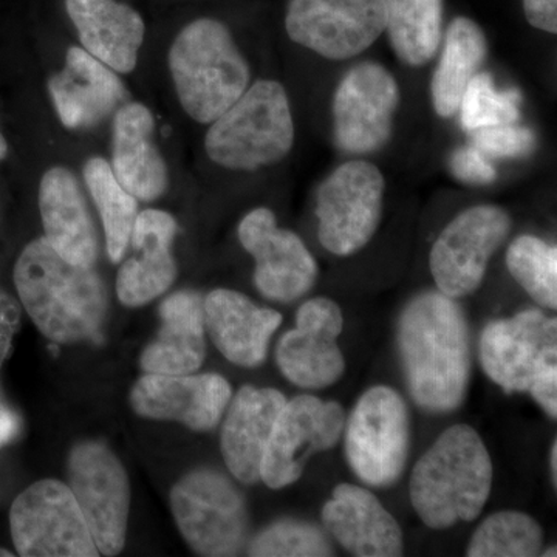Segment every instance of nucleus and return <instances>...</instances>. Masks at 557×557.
<instances>
[{"mask_svg":"<svg viewBox=\"0 0 557 557\" xmlns=\"http://www.w3.org/2000/svg\"><path fill=\"white\" fill-rule=\"evenodd\" d=\"M398 346L417 405L434 413L457 409L467 395L471 348L456 299L426 292L410 300L399 318Z\"/></svg>","mask_w":557,"mask_h":557,"instance_id":"obj_1","label":"nucleus"},{"mask_svg":"<svg viewBox=\"0 0 557 557\" xmlns=\"http://www.w3.org/2000/svg\"><path fill=\"white\" fill-rule=\"evenodd\" d=\"M14 284L36 327L54 343L91 339L108 311V292L94 267L62 258L46 237L25 247Z\"/></svg>","mask_w":557,"mask_h":557,"instance_id":"obj_2","label":"nucleus"},{"mask_svg":"<svg viewBox=\"0 0 557 557\" xmlns=\"http://www.w3.org/2000/svg\"><path fill=\"white\" fill-rule=\"evenodd\" d=\"M493 486V461L475 429L456 424L418 460L410 478V502L432 530L479 518Z\"/></svg>","mask_w":557,"mask_h":557,"instance_id":"obj_3","label":"nucleus"},{"mask_svg":"<svg viewBox=\"0 0 557 557\" xmlns=\"http://www.w3.org/2000/svg\"><path fill=\"white\" fill-rule=\"evenodd\" d=\"M170 70L180 104L201 124L218 120L251 83L248 61L228 27L209 17L180 32L170 50Z\"/></svg>","mask_w":557,"mask_h":557,"instance_id":"obj_4","label":"nucleus"},{"mask_svg":"<svg viewBox=\"0 0 557 557\" xmlns=\"http://www.w3.org/2000/svg\"><path fill=\"white\" fill-rule=\"evenodd\" d=\"M295 138L287 90L277 81L260 79L212 121L205 149L220 168L252 172L287 159Z\"/></svg>","mask_w":557,"mask_h":557,"instance_id":"obj_5","label":"nucleus"},{"mask_svg":"<svg viewBox=\"0 0 557 557\" xmlns=\"http://www.w3.org/2000/svg\"><path fill=\"white\" fill-rule=\"evenodd\" d=\"M386 178L376 164L357 159L333 170L317 193L318 237L339 258L357 255L375 236Z\"/></svg>","mask_w":557,"mask_h":557,"instance_id":"obj_6","label":"nucleus"},{"mask_svg":"<svg viewBox=\"0 0 557 557\" xmlns=\"http://www.w3.org/2000/svg\"><path fill=\"white\" fill-rule=\"evenodd\" d=\"M180 533L201 556L239 555L248 537L244 496L225 475L197 469L180 480L171 494Z\"/></svg>","mask_w":557,"mask_h":557,"instance_id":"obj_7","label":"nucleus"},{"mask_svg":"<svg viewBox=\"0 0 557 557\" xmlns=\"http://www.w3.org/2000/svg\"><path fill=\"white\" fill-rule=\"evenodd\" d=\"M344 431L351 471L370 486L394 485L405 471L410 445L409 410L401 395L387 386L369 388Z\"/></svg>","mask_w":557,"mask_h":557,"instance_id":"obj_8","label":"nucleus"},{"mask_svg":"<svg viewBox=\"0 0 557 557\" xmlns=\"http://www.w3.org/2000/svg\"><path fill=\"white\" fill-rule=\"evenodd\" d=\"M401 89L394 73L376 61L347 70L332 102L333 139L347 156L364 157L386 148L394 134Z\"/></svg>","mask_w":557,"mask_h":557,"instance_id":"obj_9","label":"nucleus"},{"mask_svg":"<svg viewBox=\"0 0 557 557\" xmlns=\"http://www.w3.org/2000/svg\"><path fill=\"white\" fill-rule=\"evenodd\" d=\"M10 527L20 556H100L72 490L58 480H40L21 493L11 507Z\"/></svg>","mask_w":557,"mask_h":557,"instance_id":"obj_10","label":"nucleus"},{"mask_svg":"<svg viewBox=\"0 0 557 557\" xmlns=\"http://www.w3.org/2000/svg\"><path fill=\"white\" fill-rule=\"evenodd\" d=\"M511 228V215L497 205H474L450 220L429 256L438 292L453 299L474 293Z\"/></svg>","mask_w":557,"mask_h":557,"instance_id":"obj_11","label":"nucleus"},{"mask_svg":"<svg viewBox=\"0 0 557 557\" xmlns=\"http://www.w3.org/2000/svg\"><path fill=\"white\" fill-rule=\"evenodd\" d=\"M285 30L324 60H354L386 32V7L384 0H289Z\"/></svg>","mask_w":557,"mask_h":557,"instance_id":"obj_12","label":"nucleus"},{"mask_svg":"<svg viewBox=\"0 0 557 557\" xmlns=\"http://www.w3.org/2000/svg\"><path fill=\"white\" fill-rule=\"evenodd\" d=\"M69 480L98 552L119 555L129 519V482L119 457L102 443H79L70 454Z\"/></svg>","mask_w":557,"mask_h":557,"instance_id":"obj_13","label":"nucleus"},{"mask_svg":"<svg viewBox=\"0 0 557 557\" xmlns=\"http://www.w3.org/2000/svg\"><path fill=\"white\" fill-rule=\"evenodd\" d=\"M344 426L346 412L339 403L313 395L285 401L263 454L260 480L273 490L298 482L311 454L332 449Z\"/></svg>","mask_w":557,"mask_h":557,"instance_id":"obj_14","label":"nucleus"},{"mask_svg":"<svg viewBox=\"0 0 557 557\" xmlns=\"http://www.w3.org/2000/svg\"><path fill=\"white\" fill-rule=\"evenodd\" d=\"M480 361L508 394L528 392L539 373L557 366V321L541 310L490 322L480 338Z\"/></svg>","mask_w":557,"mask_h":557,"instance_id":"obj_15","label":"nucleus"},{"mask_svg":"<svg viewBox=\"0 0 557 557\" xmlns=\"http://www.w3.org/2000/svg\"><path fill=\"white\" fill-rule=\"evenodd\" d=\"M242 247L256 260L255 284L267 299L293 302L318 281V262L298 234L281 228L269 208H256L242 219Z\"/></svg>","mask_w":557,"mask_h":557,"instance_id":"obj_16","label":"nucleus"},{"mask_svg":"<svg viewBox=\"0 0 557 557\" xmlns=\"http://www.w3.org/2000/svg\"><path fill=\"white\" fill-rule=\"evenodd\" d=\"M343 327V310L335 300L314 298L302 304L296 329L285 333L277 346V366L285 379L302 388L335 384L346 370L336 341Z\"/></svg>","mask_w":557,"mask_h":557,"instance_id":"obj_17","label":"nucleus"},{"mask_svg":"<svg viewBox=\"0 0 557 557\" xmlns=\"http://www.w3.org/2000/svg\"><path fill=\"white\" fill-rule=\"evenodd\" d=\"M233 391L223 376L148 373L132 388V408L153 420H174L194 431H211L228 408Z\"/></svg>","mask_w":557,"mask_h":557,"instance_id":"obj_18","label":"nucleus"},{"mask_svg":"<svg viewBox=\"0 0 557 557\" xmlns=\"http://www.w3.org/2000/svg\"><path fill=\"white\" fill-rule=\"evenodd\" d=\"M49 91L61 123L69 129L97 126L124 100L116 72L81 47H70L65 65L49 81Z\"/></svg>","mask_w":557,"mask_h":557,"instance_id":"obj_19","label":"nucleus"},{"mask_svg":"<svg viewBox=\"0 0 557 557\" xmlns=\"http://www.w3.org/2000/svg\"><path fill=\"white\" fill-rule=\"evenodd\" d=\"M325 530L358 557L403 555V531L394 516L364 487L341 483L322 508Z\"/></svg>","mask_w":557,"mask_h":557,"instance_id":"obj_20","label":"nucleus"},{"mask_svg":"<svg viewBox=\"0 0 557 557\" xmlns=\"http://www.w3.org/2000/svg\"><path fill=\"white\" fill-rule=\"evenodd\" d=\"M175 234L177 222L168 212H139L129 242L134 255L123 263L116 281V293L124 306H145L171 287L177 274L171 252Z\"/></svg>","mask_w":557,"mask_h":557,"instance_id":"obj_21","label":"nucleus"},{"mask_svg":"<svg viewBox=\"0 0 557 557\" xmlns=\"http://www.w3.org/2000/svg\"><path fill=\"white\" fill-rule=\"evenodd\" d=\"M205 325L215 347L233 364L258 368L267 358L282 314L256 306L234 289L219 288L203 300Z\"/></svg>","mask_w":557,"mask_h":557,"instance_id":"obj_22","label":"nucleus"},{"mask_svg":"<svg viewBox=\"0 0 557 557\" xmlns=\"http://www.w3.org/2000/svg\"><path fill=\"white\" fill-rule=\"evenodd\" d=\"M285 401L276 388L255 386L242 387L230 401L220 445L226 467L240 482H259L263 454Z\"/></svg>","mask_w":557,"mask_h":557,"instance_id":"obj_23","label":"nucleus"},{"mask_svg":"<svg viewBox=\"0 0 557 557\" xmlns=\"http://www.w3.org/2000/svg\"><path fill=\"white\" fill-rule=\"evenodd\" d=\"M39 209L46 240L75 265L94 267L98 236L78 180L65 168H51L39 185Z\"/></svg>","mask_w":557,"mask_h":557,"instance_id":"obj_24","label":"nucleus"},{"mask_svg":"<svg viewBox=\"0 0 557 557\" xmlns=\"http://www.w3.org/2000/svg\"><path fill=\"white\" fill-rule=\"evenodd\" d=\"M152 113L139 102L116 110L112 129L113 174L137 200L152 201L168 188V170L153 143Z\"/></svg>","mask_w":557,"mask_h":557,"instance_id":"obj_25","label":"nucleus"},{"mask_svg":"<svg viewBox=\"0 0 557 557\" xmlns=\"http://www.w3.org/2000/svg\"><path fill=\"white\" fill-rule=\"evenodd\" d=\"M83 49L113 72L131 73L145 39V22L115 0H65Z\"/></svg>","mask_w":557,"mask_h":557,"instance_id":"obj_26","label":"nucleus"},{"mask_svg":"<svg viewBox=\"0 0 557 557\" xmlns=\"http://www.w3.org/2000/svg\"><path fill=\"white\" fill-rule=\"evenodd\" d=\"M161 329L143 351L141 368L156 375H188L207 355L205 309L200 295L178 292L160 307Z\"/></svg>","mask_w":557,"mask_h":557,"instance_id":"obj_27","label":"nucleus"},{"mask_svg":"<svg viewBox=\"0 0 557 557\" xmlns=\"http://www.w3.org/2000/svg\"><path fill=\"white\" fill-rule=\"evenodd\" d=\"M440 47L442 51L431 81V100L440 119L449 120L457 115L469 81L485 64L487 39L478 22L457 16L449 22Z\"/></svg>","mask_w":557,"mask_h":557,"instance_id":"obj_28","label":"nucleus"},{"mask_svg":"<svg viewBox=\"0 0 557 557\" xmlns=\"http://www.w3.org/2000/svg\"><path fill=\"white\" fill-rule=\"evenodd\" d=\"M386 32L395 57L408 67L428 65L443 38V0H384Z\"/></svg>","mask_w":557,"mask_h":557,"instance_id":"obj_29","label":"nucleus"},{"mask_svg":"<svg viewBox=\"0 0 557 557\" xmlns=\"http://www.w3.org/2000/svg\"><path fill=\"white\" fill-rule=\"evenodd\" d=\"M84 182L100 211L109 258L119 263L129 248L132 228L138 215V200L121 186L104 159L95 157L87 161Z\"/></svg>","mask_w":557,"mask_h":557,"instance_id":"obj_30","label":"nucleus"},{"mask_svg":"<svg viewBox=\"0 0 557 557\" xmlns=\"http://www.w3.org/2000/svg\"><path fill=\"white\" fill-rule=\"evenodd\" d=\"M544 533L525 512L500 511L480 523L472 534L469 557H533L541 555Z\"/></svg>","mask_w":557,"mask_h":557,"instance_id":"obj_31","label":"nucleus"},{"mask_svg":"<svg viewBox=\"0 0 557 557\" xmlns=\"http://www.w3.org/2000/svg\"><path fill=\"white\" fill-rule=\"evenodd\" d=\"M507 267L520 287L545 309H557V248L531 234L516 237L507 251Z\"/></svg>","mask_w":557,"mask_h":557,"instance_id":"obj_32","label":"nucleus"},{"mask_svg":"<svg viewBox=\"0 0 557 557\" xmlns=\"http://www.w3.org/2000/svg\"><path fill=\"white\" fill-rule=\"evenodd\" d=\"M522 94L518 89H498L490 72H479L469 81L461 97V126L467 132L497 124L518 123Z\"/></svg>","mask_w":557,"mask_h":557,"instance_id":"obj_33","label":"nucleus"},{"mask_svg":"<svg viewBox=\"0 0 557 557\" xmlns=\"http://www.w3.org/2000/svg\"><path fill=\"white\" fill-rule=\"evenodd\" d=\"M333 545L324 531L306 520L284 519L260 531L249 545L256 557H327Z\"/></svg>","mask_w":557,"mask_h":557,"instance_id":"obj_34","label":"nucleus"},{"mask_svg":"<svg viewBox=\"0 0 557 557\" xmlns=\"http://www.w3.org/2000/svg\"><path fill=\"white\" fill-rule=\"evenodd\" d=\"M471 134V145L490 159H523L537 149V134L518 123L480 127Z\"/></svg>","mask_w":557,"mask_h":557,"instance_id":"obj_35","label":"nucleus"},{"mask_svg":"<svg viewBox=\"0 0 557 557\" xmlns=\"http://www.w3.org/2000/svg\"><path fill=\"white\" fill-rule=\"evenodd\" d=\"M453 177L469 186H486L497 180V170L482 150L475 146H461L449 157Z\"/></svg>","mask_w":557,"mask_h":557,"instance_id":"obj_36","label":"nucleus"},{"mask_svg":"<svg viewBox=\"0 0 557 557\" xmlns=\"http://www.w3.org/2000/svg\"><path fill=\"white\" fill-rule=\"evenodd\" d=\"M21 310L16 300L0 292V368L9 355L13 336L20 329Z\"/></svg>","mask_w":557,"mask_h":557,"instance_id":"obj_37","label":"nucleus"},{"mask_svg":"<svg viewBox=\"0 0 557 557\" xmlns=\"http://www.w3.org/2000/svg\"><path fill=\"white\" fill-rule=\"evenodd\" d=\"M531 397L536 399L539 406L544 409L549 418L556 420L557 416V366L545 369L539 373L530 388Z\"/></svg>","mask_w":557,"mask_h":557,"instance_id":"obj_38","label":"nucleus"},{"mask_svg":"<svg viewBox=\"0 0 557 557\" xmlns=\"http://www.w3.org/2000/svg\"><path fill=\"white\" fill-rule=\"evenodd\" d=\"M523 14L528 24L537 30L556 35L557 0H522Z\"/></svg>","mask_w":557,"mask_h":557,"instance_id":"obj_39","label":"nucleus"},{"mask_svg":"<svg viewBox=\"0 0 557 557\" xmlns=\"http://www.w3.org/2000/svg\"><path fill=\"white\" fill-rule=\"evenodd\" d=\"M21 429L20 417L0 403V448L9 445Z\"/></svg>","mask_w":557,"mask_h":557,"instance_id":"obj_40","label":"nucleus"},{"mask_svg":"<svg viewBox=\"0 0 557 557\" xmlns=\"http://www.w3.org/2000/svg\"><path fill=\"white\" fill-rule=\"evenodd\" d=\"M549 468H552L553 483H557V442H553L552 450H549Z\"/></svg>","mask_w":557,"mask_h":557,"instance_id":"obj_41","label":"nucleus"},{"mask_svg":"<svg viewBox=\"0 0 557 557\" xmlns=\"http://www.w3.org/2000/svg\"><path fill=\"white\" fill-rule=\"evenodd\" d=\"M9 153V146H7L5 138H3L2 132H0V160L5 159Z\"/></svg>","mask_w":557,"mask_h":557,"instance_id":"obj_42","label":"nucleus"},{"mask_svg":"<svg viewBox=\"0 0 557 557\" xmlns=\"http://www.w3.org/2000/svg\"><path fill=\"white\" fill-rule=\"evenodd\" d=\"M13 553L9 552V549L0 548V557H11Z\"/></svg>","mask_w":557,"mask_h":557,"instance_id":"obj_43","label":"nucleus"}]
</instances>
